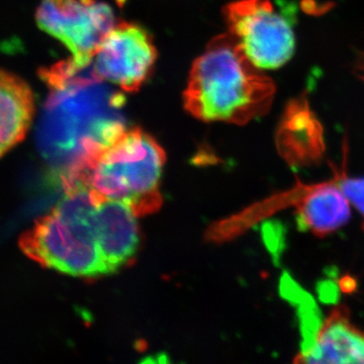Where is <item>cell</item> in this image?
<instances>
[{
	"label": "cell",
	"instance_id": "1",
	"mask_svg": "<svg viewBox=\"0 0 364 364\" xmlns=\"http://www.w3.org/2000/svg\"><path fill=\"white\" fill-rule=\"evenodd\" d=\"M83 70L69 60L41 70L50 95L38 129V147L66 188L80 181L98 153L127 129L112 112L95 114L91 105H81L85 86L95 77L91 70L82 75Z\"/></svg>",
	"mask_w": 364,
	"mask_h": 364
},
{
	"label": "cell",
	"instance_id": "2",
	"mask_svg": "<svg viewBox=\"0 0 364 364\" xmlns=\"http://www.w3.org/2000/svg\"><path fill=\"white\" fill-rule=\"evenodd\" d=\"M275 85L254 65L231 33L210 41L196 60L184 91V107L203 122L245 124L272 107Z\"/></svg>",
	"mask_w": 364,
	"mask_h": 364
},
{
	"label": "cell",
	"instance_id": "3",
	"mask_svg": "<svg viewBox=\"0 0 364 364\" xmlns=\"http://www.w3.org/2000/svg\"><path fill=\"white\" fill-rule=\"evenodd\" d=\"M100 200L85 184L65 188L58 205L21 237V251L42 267L72 277L109 274L95 230Z\"/></svg>",
	"mask_w": 364,
	"mask_h": 364
},
{
	"label": "cell",
	"instance_id": "4",
	"mask_svg": "<svg viewBox=\"0 0 364 364\" xmlns=\"http://www.w3.org/2000/svg\"><path fill=\"white\" fill-rule=\"evenodd\" d=\"M164 164V151L154 138L126 129L93 159L83 184L100 198L126 203L138 217L145 215L161 205Z\"/></svg>",
	"mask_w": 364,
	"mask_h": 364
},
{
	"label": "cell",
	"instance_id": "5",
	"mask_svg": "<svg viewBox=\"0 0 364 364\" xmlns=\"http://www.w3.org/2000/svg\"><path fill=\"white\" fill-rule=\"evenodd\" d=\"M229 33L260 69H277L293 56L296 39L291 23L269 0H237L225 9Z\"/></svg>",
	"mask_w": 364,
	"mask_h": 364
},
{
	"label": "cell",
	"instance_id": "6",
	"mask_svg": "<svg viewBox=\"0 0 364 364\" xmlns=\"http://www.w3.org/2000/svg\"><path fill=\"white\" fill-rule=\"evenodd\" d=\"M36 20L41 30L65 45L79 69L91 65L100 43L116 25L112 7L97 0H41Z\"/></svg>",
	"mask_w": 364,
	"mask_h": 364
},
{
	"label": "cell",
	"instance_id": "7",
	"mask_svg": "<svg viewBox=\"0 0 364 364\" xmlns=\"http://www.w3.org/2000/svg\"><path fill=\"white\" fill-rule=\"evenodd\" d=\"M156 59V48L149 33L135 23H121L100 43L91 70L100 80L134 92L149 77Z\"/></svg>",
	"mask_w": 364,
	"mask_h": 364
},
{
	"label": "cell",
	"instance_id": "8",
	"mask_svg": "<svg viewBox=\"0 0 364 364\" xmlns=\"http://www.w3.org/2000/svg\"><path fill=\"white\" fill-rule=\"evenodd\" d=\"M275 207L294 205L299 227L324 238L344 227L351 218V203L336 179L316 184L298 182L294 188L273 196Z\"/></svg>",
	"mask_w": 364,
	"mask_h": 364
},
{
	"label": "cell",
	"instance_id": "9",
	"mask_svg": "<svg viewBox=\"0 0 364 364\" xmlns=\"http://www.w3.org/2000/svg\"><path fill=\"white\" fill-rule=\"evenodd\" d=\"M294 363L364 364V330L354 325L350 310L335 306L318 326L312 344L301 350Z\"/></svg>",
	"mask_w": 364,
	"mask_h": 364
},
{
	"label": "cell",
	"instance_id": "10",
	"mask_svg": "<svg viewBox=\"0 0 364 364\" xmlns=\"http://www.w3.org/2000/svg\"><path fill=\"white\" fill-rule=\"evenodd\" d=\"M136 213L126 203L100 200L95 212L98 244L109 273L116 272L134 257L139 246Z\"/></svg>",
	"mask_w": 364,
	"mask_h": 364
},
{
	"label": "cell",
	"instance_id": "11",
	"mask_svg": "<svg viewBox=\"0 0 364 364\" xmlns=\"http://www.w3.org/2000/svg\"><path fill=\"white\" fill-rule=\"evenodd\" d=\"M35 114L30 85L16 74L0 69V157L25 139Z\"/></svg>",
	"mask_w": 364,
	"mask_h": 364
},
{
	"label": "cell",
	"instance_id": "12",
	"mask_svg": "<svg viewBox=\"0 0 364 364\" xmlns=\"http://www.w3.org/2000/svg\"><path fill=\"white\" fill-rule=\"evenodd\" d=\"M277 144L279 154L293 168L315 164L324 154L322 130L310 114H296L284 119Z\"/></svg>",
	"mask_w": 364,
	"mask_h": 364
},
{
	"label": "cell",
	"instance_id": "13",
	"mask_svg": "<svg viewBox=\"0 0 364 364\" xmlns=\"http://www.w3.org/2000/svg\"><path fill=\"white\" fill-rule=\"evenodd\" d=\"M337 183L348 198L352 207L360 214L363 220L364 231V177H351L347 176L346 168H333Z\"/></svg>",
	"mask_w": 364,
	"mask_h": 364
}]
</instances>
